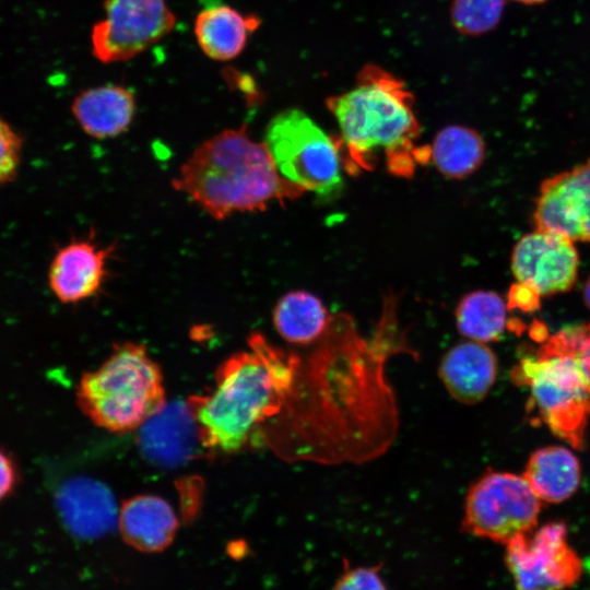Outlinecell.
<instances>
[{"mask_svg": "<svg viewBox=\"0 0 590 590\" xmlns=\"http://www.w3.org/2000/svg\"><path fill=\"white\" fill-rule=\"evenodd\" d=\"M248 345L249 351L233 355L219 368L210 394L188 402L209 450L243 449L266 423L283 413L292 396L303 358L260 333H252Z\"/></svg>", "mask_w": 590, "mask_h": 590, "instance_id": "obj_1", "label": "cell"}, {"mask_svg": "<svg viewBox=\"0 0 590 590\" xmlns=\"http://www.w3.org/2000/svg\"><path fill=\"white\" fill-rule=\"evenodd\" d=\"M172 185L215 220L263 211L305 192L280 175L264 143L253 141L245 126L203 141Z\"/></svg>", "mask_w": 590, "mask_h": 590, "instance_id": "obj_2", "label": "cell"}, {"mask_svg": "<svg viewBox=\"0 0 590 590\" xmlns=\"http://www.w3.org/2000/svg\"><path fill=\"white\" fill-rule=\"evenodd\" d=\"M413 103L402 80L373 63L358 71L353 88L326 101L355 167L369 168L382 152L397 175H411L423 157L414 145L421 127Z\"/></svg>", "mask_w": 590, "mask_h": 590, "instance_id": "obj_3", "label": "cell"}, {"mask_svg": "<svg viewBox=\"0 0 590 590\" xmlns=\"http://www.w3.org/2000/svg\"><path fill=\"white\" fill-rule=\"evenodd\" d=\"M76 401L102 428H140L166 403L161 369L142 344H119L99 368L81 377Z\"/></svg>", "mask_w": 590, "mask_h": 590, "instance_id": "obj_4", "label": "cell"}, {"mask_svg": "<svg viewBox=\"0 0 590 590\" xmlns=\"http://www.w3.org/2000/svg\"><path fill=\"white\" fill-rule=\"evenodd\" d=\"M511 379L530 389L539 418L554 435L575 449L585 447L590 397L573 355L543 343L515 366Z\"/></svg>", "mask_w": 590, "mask_h": 590, "instance_id": "obj_5", "label": "cell"}, {"mask_svg": "<svg viewBox=\"0 0 590 590\" xmlns=\"http://www.w3.org/2000/svg\"><path fill=\"white\" fill-rule=\"evenodd\" d=\"M280 175L320 199L343 187L340 142L331 139L305 111L287 108L267 125L263 141Z\"/></svg>", "mask_w": 590, "mask_h": 590, "instance_id": "obj_6", "label": "cell"}, {"mask_svg": "<svg viewBox=\"0 0 590 590\" xmlns=\"http://www.w3.org/2000/svg\"><path fill=\"white\" fill-rule=\"evenodd\" d=\"M541 508L542 502L522 475L488 471L469 488L462 529L505 545L535 529Z\"/></svg>", "mask_w": 590, "mask_h": 590, "instance_id": "obj_7", "label": "cell"}, {"mask_svg": "<svg viewBox=\"0 0 590 590\" xmlns=\"http://www.w3.org/2000/svg\"><path fill=\"white\" fill-rule=\"evenodd\" d=\"M505 565L516 590H566L582 575V559L564 522L552 521L505 544Z\"/></svg>", "mask_w": 590, "mask_h": 590, "instance_id": "obj_8", "label": "cell"}, {"mask_svg": "<svg viewBox=\"0 0 590 590\" xmlns=\"http://www.w3.org/2000/svg\"><path fill=\"white\" fill-rule=\"evenodd\" d=\"M175 25L167 0H105L104 17L91 32L92 54L103 63L128 61L163 39Z\"/></svg>", "mask_w": 590, "mask_h": 590, "instance_id": "obj_9", "label": "cell"}, {"mask_svg": "<svg viewBox=\"0 0 590 590\" xmlns=\"http://www.w3.org/2000/svg\"><path fill=\"white\" fill-rule=\"evenodd\" d=\"M532 221L538 231L590 244V158L541 182Z\"/></svg>", "mask_w": 590, "mask_h": 590, "instance_id": "obj_10", "label": "cell"}, {"mask_svg": "<svg viewBox=\"0 0 590 590\" xmlns=\"http://www.w3.org/2000/svg\"><path fill=\"white\" fill-rule=\"evenodd\" d=\"M510 267L518 282L531 285L542 297L552 296L576 284L579 255L569 238L534 229L515 244Z\"/></svg>", "mask_w": 590, "mask_h": 590, "instance_id": "obj_11", "label": "cell"}, {"mask_svg": "<svg viewBox=\"0 0 590 590\" xmlns=\"http://www.w3.org/2000/svg\"><path fill=\"white\" fill-rule=\"evenodd\" d=\"M114 246H98L92 237L73 239L60 247L48 268V285L55 297L75 304L96 295L107 276Z\"/></svg>", "mask_w": 590, "mask_h": 590, "instance_id": "obj_12", "label": "cell"}, {"mask_svg": "<svg viewBox=\"0 0 590 590\" xmlns=\"http://www.w3.org/2000/svg\"><path fill=\"white\" fill-rule=\"evenodd\" d=\"M139 445L148 459L162 467L192 459L203 445L189 403H165L140 426Z\"/></svg>", "mask_w": 590, "mask_h": 590, "instance_id": "obj_13", "label": "cell"}, {"mask_svg": "<svg viewBox=\"0 0 590 590\" xmlns=\"http://www.w3.org/2000/svg\"><path fill=\"white\" fill-rule=\"evenodd\" d=\"M56 498L63 522L78 536H99L108 532L118 519L111 492L97 480L85 476L68 480Z\"/></svg>", "mask_w": 590, "mask_h": 590, "instance_id": "obj_14", "label": "cell"}, {"mask_svg": "<svg viewBox=\"0 0 590 590\" xmlns=\"http://www.w3.org/2000/svg\"><path fill=\"white\" fill-rule=\"evenodd\" d=\"M497 370V357L491 347L468 340L447 351L441 358L439 377L456 401L471 405L486 397Z\"/></svg>", "mask_w": 590, "mask_h": 590, "instance_id": "obj_15", "label": "cell"}, {"mask_svg": "<svg viewBox=\"0 0 590 590\" xmlns=\"http://www.w3.org/2000/svg\"><path fill=\"white\" fill-rule=\"evenodd\" d=\"M71 111L81 129L91 138L119 137L131 126L135 111L134 92L121 84L107 83L80 92Z\"/></svg>", "mask_w": 590, "mask_h": 590, "instance_id": "obj_16", "label": "cell"}, {"mask_svg": "<svg viewBox=\"0 0 590 590\" xmlns=\"http://www.w3.org/2000/svg\"><path fill=\"white\" fill-rule=\"evenodd\" d=\"M260 26V17L225 3L205 4L197 14L193 33L202 52L215 61L235 59Z\"/></svg>", "mask_w": 590, "mask_h": 590, "instance_id": "obj_17", "label": "cell"}, {"mask_svg": "<svg viewBox=\"0 0 590 590\" xmlns=\"http://www.w3.org/2000/svg\"><path fill=\"white\" fill-rule=\"evenodd\" d=\"M117 522L125 541L146 553L165 550L178 529L173 507L164 498L146 494L126 500L118 511Z\"/></svg>", "mask_w": 590, "mask_h": 590, "instance_id": "obj_18", "label": "cell"}, {"mask_svg": "<svg viewBox=\"0 0 590 590\" xmlns=\"http://www.w3.org/2000/svg\"><path fill=\"white\" fill-rule=\"evenodd\" d=\"M522 476L541 502L557 504L578 491L581 468L569 449L546 446L531 453Z\"/></svg>", "mask_w": 590, "mask_h": 590, "instance_id": "obj_19", "label": "cell"}, {"mask_svg": "<svg viewBox=\"0 0 590 590\" xmlns=\"http://www.w3.org/2000/svg\"><path fill=\"white\" fill-rule=\"evenodd\" d=\"M332 318L320 298L303 290L283 295L273 310L278 333L298 346L318 343L329 330Z\"/></svg>", "mask_w": 590, "mask_h": 590, "instance_id": "obj_20", "label": "cell"}, {"mask_svg": "<svg viewBox=\"0 0 590 590\" xmlns=\"http://www.w3.org/2000/svg\"><path fill=\"white\" fill-rule=\"evenodd\" d=\"M486 148L474 129L450 125L437 132L429 156L440 174L453 179L472 175L483 164Z\"/></svg>", "mask_w": 590, "mask_h": 590, "instance_id": "obj_21", "label": "cell"}, {"mask_svg": "<svg viewBox=\"0 0 590 590\" xmlns=\"http://www.w3.org/2000/svg\"><path fill=\"white\" fill-rule=\"evenodd\" d=\"M507 310L506 300L496 292L473 291L460 299L455 312L456 324L470 341H498L508 326Z\"/></svg>", "mask_w": 590, "mask_h": 590, "instance_id": "obj_22", "label": "cell"}, {"mask_svg": "<svg viewBox=\"0 0 590 590\" xmlns=\"http://www.w3.org/2000/svg\"><path fill=\"white\" fill-rule=\"evenodd\" d=\"M505 0H452L450 21L457 32L480 36L493 31L500 22Z\"/></svg>", "mask_w": 590, "mask_h": 590, "instance_id": "obj_23", "label": "cell"}, {"mask_svg": "<svg viewBox=\"0 0 590 590\" xmlns=\"http://www.w3.org/2000/svg\"><path fill=\"white\" fill-rule=\"evenodd\" d=\"M544 343L574 356L590 397V322L566 327Z\"/></svg>", "mask_w": 590, "mask_h": 590, "instance_id": "obj_24", "label": "cell"}, {"mask_svg": "<svg viewBox=\"0 0 590 590\" xmlns=\"http://www.w3.org/2000/svg\"><path fill=\"white\" fill-rule=\"evenodd\" d=\"M22 151V137L0 117V187L13 181L17 176Z\"/></svg>", "mask_w": 590, "mask_h": 590, "instance_id": "obj_25", "label": "cell"}, {"mask_svg": "<svg viewBox=\"0 0 590 590\" xmlns=\"http://www.w3.org/2000/svg\"><path fill=\"white\" fill-rule=\"evenodd\" d=\"M332 590H388L381 576V565L351 566L344 560L342 573Z\"/></svg>", "mask_w": 590, "mask_h": 590, "instance_id": "obj_26", "label": "cell"}, {"mask_svg": "<svg viewBox=\"0 0 590 590\" xmlns=\"http://www.w3.org/2000/svg\"><path fill=\"white\" fill-rule=\"evenodd\" d=\"M541 298L542 296L531 285L517 281L510 286L506 303L508 309L532 312L540 308Z\"/></svg>", "mask_w": 590, "mask_h": 590, "instance_id": "obj_27", "label": "cell"}, {"mask_svg": "<svg viewBox=\"0 0 590 590\" xmlns=\"http://www.w3.org/2000/svg\"><path fill=\"white\" fill-rule=\"evenodd\" d=\"M20 472L13 457L0 447V504L16 488Z\"/></svg>", "mask_w": 590, "mask_h": 590, "instance_id": "obj_28", "label": "cell"}, {"mask_svg": "<svg viewBox=\"0 0 590 590\" xmlns=\"http://www.w3.org/2000/svg\"><path fill=\"white\" fill-rule=\"evenodd\" d=\"M582 298L587 308L590 309V274L588 275L583 284Z\"/></svg>", "mask_w": 590, "mask_h": 590, "instance_id": "obj_29", "label": "cell"}, {"mask_svg": "<svg viewBox=\"0 0 590 590\" xmlns=\"http://www.w3.org/2000/svg\"><path fill=\"white\" fill-rule=\"evenodd\" d=\"M527 5H535L545 2L546 0H512Z\"/></svg>", "mask_w": 590, "mask_h": 590, "instance_id": "obj_30", "label": "cell"}]
</instances>
